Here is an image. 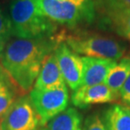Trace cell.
Returning <instances> with one entry per match:
<instances>
[{"instance_id": "obj_1", "label": "cell", "mask_w": 130, "mask_h": 130, "mask_svg": "<svg viewBox=\"0 0 130 130\" xmlns=\"http://www.w3.org/2000/svg\"><path fill=\"white\" fill-rule=\"evenodd\" d=\"M63 33L37 39L16 38L6 44L1 63L21 95L31 91L44 59L63 41Z\"/></svg>"}, {"instance_id": "obj_2", "label": "cell", "mask_w": 130, "mask_h": 130, "mask_svg": "<svg viewBox=\"0 0 130 130\" xmlns=\"http://www.w3.org/2000/svg\"><path fill=\"white\" fill-rule=\"evenodd\" d=\"M12 36L37 39L56 35V24L40 11L35 0H12L9 5Z\"/></svg>"}, {"instance_id": "obj_3", "label": "cell", "mask_w": 130, "mask_h": 130, "mask_svg": "<svg viewBox=\"0 0 130 130\" xmlns=\"http://www.w3.org/2000/svg\"><path fill=\"white\" fill-rule=\"evenodd\" d=\"M63 42L77 54L115 61L120 59L127 51L126 45L122 41L98 33H65Z\"/></svg>"}, {"instance_id": "obj_4", "label": "cell", "mask_w": 130, "mask_h": 130, "mask_svg": "<svg viewBox=\"0 0 130 130\" xmlns=\"http://www.w3.org/2000/svg\"><path fill=\"white\" fill-rule=\"evenodd\" d=\"M40 11L55 24L75 28L95 19L94 2L78 4L68 0H35Z\"/></svg>"}, {"instance_id": "obj_5", "label": "cell", "mask_w": 130, "mask_h": 130, "mask_svg": "<svg viewBox=\"0 0 130 130\" xmlns=\"http://www.w3.org/2000/svg\"><path fill=\"white\" fill-rule=\"evenodd\" d=\"M29 97L40 117L41 126L67 109L69 101L66 84L46 90L32 89Z\"/></svg>"}, {"instance_id": "obj_6", "label": "cell", "mask_w": 130, "mask_h": 130, "mask_svg": "<svg viewBox=\"0 0 130 130\" xmlns=\"http://www.w3.org/2000/svg\"><path fill=\"white\" fill-rule=\"evenodd\" d=\"M41 118L29 95H20L1 121V130H40Z\"/></svg>"}, {"instance_id": "obj_7", "label": "cell", "mask_w": 130, "mask_h": 130, "mask_svg": "<svg viewBox=\"0 0 130 130\" xmlns=\"http://www.w3.org/2000/svg\"><path fill=\"white\" fill-rule=\"evenodd\" d=\"M61 74L73 91L82 85L84 63L81 57L72 51L65 42L59 43L54 51Z\"/></svg>"}, {"instance_id": "obj_8", "label": "cell", "mask_w": 130, "mask_h": 130, "mask_svg": "<svg viewBox=\"0 0 130 130\" xmlns=\"http://www.w3.org/2000/svg\"><path fill=\"white\" fill-rule=\"evenodd\" d=\"M118 98V95L107 85L101 83L90 86L81 85L73 91L71 101L78 108H87L93 105L113 102Z\"/></svg>"}, {"instance_id": "obj_9", "label": "cell", "mask_w": 130, "mask_h": 130, "mask_svg": "<svg viewBox=\"0 0 130 130\" xmlns=\"http://www.w3.org/2000/svg\"><path fill=\"white\" fill-rule=\"evenodd\" d=\"M100 7H102L101 27L130 41V8L111 6L101 3Z\"/></svg>"}, {"instance_id": "obj_10", "label": "cell", "mask_w": 130, "mask_h": 130, "mask_svg": "<svg viewBox=\"0 0 130 130\" xmlns=\"http://www.w3.org/2000/svg\"><path fill=\"white\" fill-rule=\"evenodd\" d=\"M84 71H83L82 85L85 86L101 84L105 81L106 75L117 61L111 59L83 57Z\"/></svg>"}, {"instance_id": "obj_11", "label": "cell", "mask_w": 130, "mask_h": 130, "mask_svg": "<svg viewBox=\"0 0 130 130\" xmlns=\"http://www.w3.org/2000/svg\"><path fill=\"white\" fill-rule=\"evenodd\" d=\"M66 84L59 69L55 53H52L44 59L33 89L46 90Z\"/></svg>"}, {"instance_id": "obj_12", "label": "cell", "mask_w": 130, "mask_h": 130, "mask_svg": "<svg viewBox=\"0 0 130 130\" xmlns=\"http://www.w3.org/2000/svg\"><path fill=\"white\" fill-rule=\"evenodd\" d=\"M83 117L77 109L69 107L54 117L40 130H82Z\"/></svg>"}, {"instance_id": "obj_13", "label": "cell", "mask_w": 130, "mask_h": 130, "mask_svg": "<svg viewBox=\"0 0 130 130\" xmlns=\"http://www.w3.org/2000/svg\"><path fill=\"white\" fill-rule=\"evenodd\" d=\"M20 95L19 90L0 63V122Z\"/></svg>"}, {"instance_id": "obj_14", "label": "cell", "mask_w": 130, "mask_h": 130, "mask_svg": "<svg viewBox=\"0 0 130 130\" xmlns=\"http://www.w3.org/2000/svg\"><path fill=\"white\" fill-rule=\"evenodd\" d=\"M104 121L107 130H130V107L115 104L106 109Z\"/></svg>"}, {"instance_id": "obj_15", "label": "cell", "mask_w": 130, "mask_h": 130, "mask_svg": "<svg viewBox=\"0 0 130 130\" xmlns=\"http://www.w3.org/2000/svg\"><path fill=\"white\" fill-rule=\"evenodd\" d=\"M130 75V58L121 59L111 68L105 79V85L119 96V92Z\"/></svg>"}, {"instance_id": "obj_16", "label": "cell", "mask_w": 130, "mask_h": 130, "mask_svg": "<svg viewBox=\"0 0 130 130\" xmlns=\"http://www.w3.org/2000/svg\"><path fill=\"white\" fill-rule=\"evenodd\" d=\"M12 36V26L9 16L0 4V45L5 47Z\"/></svg>"}, {"instance_id": "obj_17", "label": "cell", "mask_w": 130, "mask_h": 130, "mask_svg": "<svg viewBox=\"0 0 130 130\" xmlns=\"http://www.w3.org/2000/svg\"><path fill=\"white\" fill-rule=\"evenodd\" d=\"M82 130H107L103 117L99 112H93L85 118Z\"/></svg>"}, {"instance_id": "obj_18", "label": "cell", "mask_w": 130, "mask_h": 130, "mask_svg": "<svg viewBox=\"0 0 130 130\" xmlns=\"http://www.w3.org/2000/svg\"><path fill=\"white\" fill-rule=\"evenodd\" d=\"M119 96L121 97L122 101L130 107V75L122 87L119 92Z\"/></svg>"}, {"instance_id": "obj_19", "label": "cell", "mask_w": 130, "mask_h": 130, "mask_svg": "<svg viewBox=\"0 0 130 130\" xmlns=\"http://www.w3.org/2000/svg\"><path fill=\"white\" fill-rule=\"evenodd\" d=\"M99 2L111 6L130 8V0H99Z\"/></svg>"}, {"instance_id": "obj_20", "label": "cell", "mask_w": 130, "mask_h": 130, "mask_svg": "<svg viewBox=\"0 0 130 130\" xmlns=\"http://www.w3.org/2000/svg\"><path fill=\"white\" fill-rule=\"evenodd\" d=\"M68 1H71L78 4H88V3L92 2V0H68Z\"/></svg>"}, {"instance_id": "obj_21", "label": "cell", "mask_w": 130, "mask_h": 130, "mask_svg": "<svg viewBox=\"0 0 130 130\" xmlns=\"http://www.w3.org/2000/svg\"><path fill=\"white\" fill-rule=\"evenodd\" d=\"M4 47H3V46L0 45V58L2 57V54H3V52H4Z\"/></svg>"}, {"instance_id": "obj_22", "label": "cell", "mask_w": 130, "mask_h": 130, "mask_svg": "<svg viewBox=\"0 0 130 130\" xmlns=\"http://www.w3.org/2000/svg\"><path fill=\"white\" fill-rule=\"evenodd\" d=\"M0 130H1V122H0Z\"/></svg>"}, {"instance_id": "obj_23", "label": "cell", "mask_w": 130, "mask_h": 130, "mask_svg": "<svg viewBox=\"0 0 130 130\" xmlns=\"http://www.w3.org/2000/svg\"><path fill=\"white\" fill-rule=\"evenodd\" d=\"M128 58H130V57H128Z\"/></svg>"}]
</instances>
